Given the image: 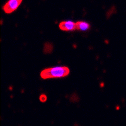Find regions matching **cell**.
Returning a JSON list of instances; mask_svg holds the SVG:
<instances>
[{"instance_id": "cell-1", "label": "cell", "mask_w": 126, "mask_h": 126, "mask_svg": "<svg viewBox=\"0 0 126 126\" xmlns=\"http://www.w3.org/2000/svg\"><path fill=\"white\" fill-rule=\"evenodd\" d=\"M70 70L66 66H57L50 67L42 70L40 73V76L44 79L49 78H57L67 76Z\"/></svg>"}, {"instance_id": "cell-2", "label": "cell", "mask_w": 126, "mask_h": 126, "mask_svg": "<svg viewBox=\"0 0 126 126\" xmlns=\"http://www.w3.org/2000/svg\"><path fill=\"white\" fill-rule=\"evenodd\" d=\"M22 2V0H10L3 6V10L6 13H12L19 7Z\"/></svg>"}, {"instance_id": "cell-3", "label": "cell", "mask_w": 126, "mask_h": 126, "mask_svg": "<svg viewBox=\"0 0 126 126\" xmlns=\"http://www.w3.org/2000/svg\"><path fill=\"white\" fill-rule=\"evenodd\" d=\"M59 29L64 31H73L76 29V23L73 21H63L59 23Z\"/></svg>"}, {"instance_id": "cell-4", "label": "cell", "mask_w": 126, "mask_h": 126, "mask_svg": "<svg viewBox=\"0 0 126 126\" xmlns=\"http://www.w3.org/2000/svg\"><path fill=\"white\" fill-rule=\"evenodd\" d=\"M76 29L82 31H86L90 28V25L84 21H78L76 23Z\"/></svg>"}, {"instance_id": "cell-5", "label": "cell", "mask_w": 126, "mask_h": 126, "mask_svg": "<svg viewBox=\"0 0 126 126\" xmlns=\"http://www.w3.org/2000/svg\"><path fill=\"white\" fill-rule=\"evenodd\" d=\"M53 45L50 42H46L44 46V52L45 54L51 53L53 50Z\"/></svg>"}, {"instance_id": "cell-6", "label": "cell", "mask_w": 126, "mask_h": 126, "mask_svg": "<svg viewBox=\"0 0 126 126\" xmlns=\"http://www.w3.org/2000/svg\"><path fill=\"white\" fill-rule=\"evenodd\" d=\"M39 100H40V102H45L47 100V96L44 94H40V97H39Z\"/></svg>"}]
</instances>
